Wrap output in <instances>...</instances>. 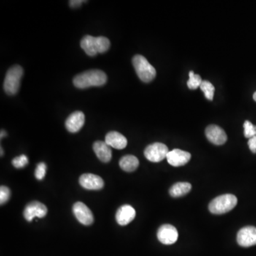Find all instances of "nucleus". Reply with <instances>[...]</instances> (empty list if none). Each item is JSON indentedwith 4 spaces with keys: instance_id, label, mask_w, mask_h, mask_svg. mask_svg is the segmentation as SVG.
Segmentation results:
<instances>
[{
    "instance_id": "f257e3e1",
    "label": "nucleus",
    "mask_w": 256,
    "mask_h": 256,
    "mask_svg": "<svg viewBox=\"0 0 256 256\" xmlns=\"http://www.w3.org/2000/svg\"><path fill=\"white\" fill-rule=\"evenodd\" d=\"M107 82V76L101 70H90L78 75L74 79L76 88L85 89L92 86H102Z\"/></svg>"
},
{
    "instance_id": "f03ea898",
    "label": "nucleus",
    "mask_w": 256,
    "mask_h": 256,
    "mask_svg": "<svg viewBox=\"0 0 256 256\" xmlns=\"http://www.w3.org/2000/svg\"><path fill=\"white\" fill-rule=\"evenodd\" d=\"M238 203L236 196L227 194L213 199L209 205L210 212L214 214H224L229 212Z\"/></svg>"
},
{
    "instance_id": "7ed1b4c3",
    "label": "nucleus",
    "mask_w": 256,
    "mask_h": 256,
    "mask_svg": "<svg viewBox=\"0 0 256 256\" xmlns=\"http://www.w3.org/2000/svg\"><path fill=\"white\" fill-rule=\"evenodd\" d=\"M133 64L138 77L144 83L151 82L155 79V68L149 63L147 58L142 55H136L133 57Z\"/></svg>"
},
{
    "instance_id": "20e7f679",
    "label": "nucleus",
    "mask_w": 256,
    "mask_h": 256,
    "mask_svg": "<svg viewBox=\"0 0 256 256\" xmlns=\"http://www.w3.org/2000/svg\"><path fill=\"white\" fill-rule=\"evenodd\" d=\"M23 73V68L18 65L8 70L4 82V91L7 95H15L18 92Z\"/></svg>"
},
{
    "instance_id": "39448f33",
    "label": "nucleus",
    "mask_w": 256,
    "mask_h": 256,
    "mask_svg": "<svg viewBox=\"0 0 256 256\" xmlns=\"http://www.w3.org/2000/svg\"><path fill=\"white\" fill-rule=\"evenodd\" d=\"M169 152L168 147L163 143L155 142L149 144L144 149V156L149 161L160 162L167 158Z\"/></svg>"
},
{
    "instance_id": "423d86ee",
    "label": "nucleus",
    "mask_w": 256,
    "mask_h": 256,
    "mask_svg": "<svg viewBox=\"0 0 256 256\" xmlns=\"http://www.w3.org/2000/svg\"><path fill=\"white\" fill-rule=\"evenodd\" d=\"M237 242L239 246L247 248L256 245V227H243L237 234Z\"/></svg>"
},
{
    "instance_id": "0eeeda50",
    "label": "nucleus",
    "mask_w": 256,
    "mask_h": 256,
    "mask_svg": "<svg viewBox=\"0 0 256 256\" xmlns=\"http://www.w3.org/2000/svg\"><path fill=\"white\" fill-rule=\"evenodd\" d=\"M73 212L77 220L84 225H91L94 221L93 213L88 206L83 202L75 203L73 206Z\"/></svg>"
},
{
    "instance_id": "6e6552de",
    "label": "nucleus",
    "mask_w": 256,
    "mask_h": 256,
    "mask_svg": "<svg viewBox=\"0 0 256 256\" xmlns=\"http://www.w3.org/2000/svg\"><path fill=\"white\" fill-rule=\"evenodd\" d=\"M159 241L165 245H171L178 239V231L174 226L165 224L160 227L157 233Z\"/></svg>"
},
{
    "instance_id": "1a4fd4ad",
    "label": "nucleus",
    "mask_w": 256,
    "mask_h": 256,
    "mask_svg": "<svg viewBox=\"0 0 256 256\" xmlns=\"http://www.w3.org/2000/svg\"><path fill=\"white\" fill-rule=\"evenodd\" d=\"M48 209L44 203L32 201L28 203L24 211V216L28 222H31L35 217L43 218L47 215Z\"/></svg>"
},
{
    "instance_id": "9d476101",
    "label": "nucleus",
    "mask_w": 256,
    "mask_h": 256,
    "mask_svg": "<svg viewBox=\"0 0 256 256\" xmlns=\"http://www.w3.org/2000/svg\"><path fill=\"white\" fill-rule=\"evenodd\" d=\"M205 133L209 141L216 145H222L227 141V133L218 125H209L206 128Z\"/></svg>"
},
{
    "instance_id": "9b49d317",
    "label": "nucleus",
    "mask_w": 256,
    "mask_h": 256,
    "mask_svg": "<svg viewBox=\"0 0 256 256\" xmlns=\"http://www.w3.org/2000/svg\"><path fill=\"white\" fill-rule=\"evenodd\" d=\"M79 183L81 187L88 190H100L104 187L101 176L93 174H82L79 178Z\"/></svg>"
},
{
    "instance_id": "f8f14e48",
    "label": "nucleus",
    "mask_w": 256,
    "mask_h": 256,
    "mask_svg": "<svg viewBox=\"0 0 256 256\" xmlns=\"http://www.w3.org/2000/svg\"><path fill=\"white\" fill-rule=\"evenodd\" d=\"M191 154L186 151L174 149L169 152L167 160L170 165L174 167L184 166L188 163L191 159Z\"/></svg>"
},
{
    "instance_id": "ddd939ff",
    "label": "nucleus",
    "mask_w": 256,
    "mask_h": 256,
    "mask_svg": "<svg viewBox=\"0 0 256 256\" xmlns=\"http://www.w3.org/2000/svg\"><path fill=\"white\" fill-rule=\"evenodd\" d=\"M85 122V115L81 111H76L71 114L66 120L65 125L70 133H75L79 132L84 126Z\"/></svg>"
},
{
    "instance_id": "4468645a",
    "label": "nucleus",
    "mask_w": 256,
    "mask_h": 256,
    "mask_svg": "<svg viewBox=\"0 0 256 256\" xmlns=\"http://www.w3.org/2000/svg\"><path fill=\"white\" fill-rule=\"evenodd\" d=\"M136 216V211L133 206L125 204L120 206L116 212L115 219L120 226H126L130 224Z\"/></svg>"
},
{
    "instance_id": "2eb2a0df",
    "label": "nucleus",
    "mask_w": 256,
    "mask_h": 256,
    "mask_svg": "<svg viewBox=\"0 0 256 256\" xmlns=\"http://www.w3.org/2000/svg\"><path fill=\"white\" fill-rule=\"evenodd\" d=\"M106 143L110 147L117 149H122L126 147L128 141L124 135L118 132L112 131L108 133L106 136Z\"/></svg>"
},
{
    "instance_id": "dca6fc26",
    "label": "nucleus",
    "mask_w": 256,
    "mask_h": 256,
    "mask_svg": "<svg viewBox=\"0 0 256 256\" xmlns=\"http://www.w3.org/2000/svg\"><path fill=\"white\" fill-rule=\"evenodd\" d=\"M93 150L95 155L101 162L107 163L112 158V150L111 147L106 144V142L96 141L93 144Z\"/></svg>"
},
{
    "instance_id": "f3484780",
    "label": "nucleus",
    "mask_w": 256,
    "mask_h": 256,
    "mask_svg": "<svg viewBox=\"0 0 256 256\" xmlns=\"http://www.w3.org/2000/svg\"><path fill=\"white\" fill-rule=\"evenodd\" d=\"M119 165L124 171L131 172L136 170L139 166V160L135 156L125 155L120 159Z\"/></svg>"
},
{
    "instance_id": "a211bd4d",
    "label": "nucleus",
    "mask_w": 256,
    "mask_h": 256,
    "mask_svg": "<svg viewBox=\"0 0 256 256\" xmlns=\"http://www.w3.org/2000/svg\"><path fill=\"white\" fill-rule=\"evenodd\" d=\"M81 47L84 49L87 55L94 57L98 54L95 47V37L87 35L84 36L81 41Z\"/></svg>"
},
{
    "instance_id": "6ab92c4d",
    "label": "nucleus",
    "mask_w": 256,
    "mask_h": 256,
    "mask_svg": "<svg viewBox=\"0 0 256 256\" xmlns=\"http://www.w3.org/2000/svg\"><path fill=\"white\" fill-rule=\"evenodd\" d=\"M192 189V185L188 182H178L170 189V195L172 197H181L187 195Z\"/></svg>"
},
{
    "instance_id": "aec40b11",
    "label": "nucleus",
    "mask_w": 256,
    "mask_h": 256,
    "mask_svg": "<svg viewBox=\"0 0 256 256\" xmlns=\"http://www.w3.org/2000/svg\"><path fill=\"white\" fill-rule=\"evenodd\" d=\"M95 47L98 54H103L107 52L111 47V42L108 38L104 36L95 37Z\"/></svg>"
},
{
    "instance_id": "412c9836",
    "label": "nucleus",
    "mask_w": 256,
    "mask_h": 256,
    "mask_svg": "<svg viewBox=\"0 0 256 256\" xmlns=\"http://www.w3.org/2000/svg\"><path fill=\"white\" fill-rule=\"evenodd\" d=\"M189 79L187 81V86L191 90H196V89L200 88L201 83H202V79L201 76L198 74H195L194 71H191L189 74Z\"/></svg>"
},
{
    "instance_id": "4be33fe9",
    "label": "nucleus",
    "mask_w": 256,
    "mask_h": 256,
    "mask_svg": "<svg viewBox=\"0 0 256 256\" xmlns=\"http://www.w3.org/2000/svg\"><path fill=\"white\" fill-rule=\"evenodd\" d=\"M200 88L204 93L205 97L209 101H212L214 98L215 88L211 83L208 81H203Z\"/></svg>"
},
{
    "instance_id": "5701e85b",
    "label": "nucleus",
    "mask_w": 256,
    "mask_h": 256,
    "mask_svg": "<svg viewBox=\"0 0 256 256\" xmlns=\"http://www.w3.org/2000/svg\"><path fill=\"white\" fill-rule=\"evenodd\" d=\"M243 128H244V136L246 138H253L256 135V125L252 124V122L246 120L243 124Z\"/></svg>"
},
{
    "instance_id": "b1692460",
    "label": "nucleus",
    "mask_w": 256,
    "mask_h": 256,
    "mask_svg": "<svg viewBox=\"0 0 256 256\" xmlns=\"http://www.w3.org/2000/svg\"><path fill=\"white\" fill-rule=\"evenodd\" d=\"M28 160L26 155H22L19 157H15L12 160V165L14 168L21 169L25 168L28 164Z\"/></svg>"
},
{
    "instance_id": "393cba45",
    "label": "nucleus",
    "mask_w": 256,
    "mask_h": 256,
    "mask_svg": "<svg viewBox=\"0 0 256 256\" xmlns=\"http://www.w3.org/2000/svg\"><path fill=\"white\" fill-rule=\"evenodd\" d=\"M47 172V165L44 162H41L36 167L35 170V176L38 180H42Z\"/></svg>"
},
{
    "instance_id": "a878e982",
    "label": "nucleus",
    "mask_w": 256,
    "mask_h": 256,
    "mask_svg": "<svg viewBox=\"0 0 256 256\" xmlns=\"http://www.w3.org/2000/svg\"><path fill=\"white\" fill-rule=\"evenodd\" d=\"M10 197V190L5 186H1L0 187V203L4 204L7 202Z\"/></svg>"
},
{
    "instance_id": "bb28decb",
    "label": "nucleus",
    "mask_w": 256,
    "mask_h": 256,
    "mask_svg": "<svg viewBox=\"0 0 256 256\" xmlns=\"http://www.w3.org/2000/svg\"><path fill=\"white\" fill-rule=\"evenodd\" d=\"M248 144H249V149H251V152L253 153H256V136L253 137V138H250L249 142H248Z\"/></svg>"
},
{
    "instance_id": "cd10ccee",
    "label": "nucleus",
    "mask_w": 256,
    "mask_h": 256,
    "mask_svg": "<svg viewBox=\"0 0 256 256\" xmlns=\"http://www.w3.org/2000/svg\"><path fill=\"white\" fill-rule=\"evenodd\" d=\"M84 1H82V0H72V1H70V6L72 7H78L84 2Z\"/></svg>"
},
{
    "instance_id": "c85d7f7f",
    "label": "nucleus",
    "mask_w": 256,
    "mask_h": 256,
    "mask_svg": "<svg viewBox=\"0 0 256 256\" xmlns=\"http://www.w3.org/2000/svg\"><path fill=\"white\" fill-rule=\"evenodd\" d=\"M6 135L5 131H4V130H1V139L2 138H4V136Z\"/></svg>"
},
{
    "instance_id": "c756f323",
    "label": "nucleus",
    "mask_w": 256,
    "mask_h": 256,
    "mask_svg": "<svg viewBox=\"0 0 256 256\" xmlns=\"http://www.w3.org/2000/svg\"><path fill=\"white\" fill-rule=\"evenodd\" d=\"M254 100L256 102V92L254 94Z\"/></svg>"
},
{
    "instance_id": "7c9ffc66",
    "label": "nucleus",
    "mask_w": 256,
    "mask_h": 256,
    "mask_svg": "<svg viewBox=\"0 0 256 256\" xmlns=\"http://www.w3.org/2000/svg\"><path fill=\"white\" fill-rule=\"evenodd\" d=\"M2 154H3V150H2V148H1V156H2Z\"/></svg>"
}]
</instances>
